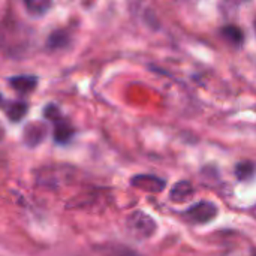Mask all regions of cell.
I'll return each mask as SVG.
<instances>
[{"label": "cell", "mask_w": 256, "mask_h": 256, "mask_svg": "<svg viewBox=\"0 0 256 256\" xmlns=\"http://www.w3.org/2000/svg\"><path fill=\"white\" fill-rule=\"evenodd\" d=\"M254 171H255V166L249 162H242L240 165H237V170H236V174L240 180H246L249 177L254 176Z\"/></svg>", "instance_id": "obj_11"}, {"label": "cell", "mask_w": 256, "mask_h": 256, "mask_svg": "<svg viewBox=\"0 0 256 256\" xmlns=\"http://www.w3.org/2000/svg\"><path fill=\"white\" fill-rule=\"evenodd\" d=\"M222 36L228 42H231L232 45H242L243 40H244L243 32L238 27H236V26H226V27H224L222 28Z\"/></svg>", "instance_id": "obj_8"}, {"label": "cell", "mask_w": 256, "mask_h": 256, "mask_svg": "<svg viewBox=\"0 0 256 256\" xmlns=\"http://www.w3.org/2000/svg\"><path fill=\"white\" fill-rule=\"evenodd\" d=\"M27 112V104L26 102H12L6 108V116L10 122H20Z\"/></svg>", "instance_id": "obj_7"}, {"label": "cell", "mask_w": 256, "mask_h": 256, "mask_svg": "<svg viewBox=\"0 0 256 256\" xmlns=\"http://www.w3.org/2000/svg\"><path fill=\"white\" fill-rule=\"evenodd\" d=\"M72 128L68 124V123H63V122H57L56 124V129H54V140L60 144H64L68 142L70 138H72Z\"/></svg>", "instance_id": "obj_9"}, {"label": "cell", "mask_w": 256, "mask_h": 256, "mask_svg": "<svg viewBox=\"0 0 256 256\" xmlns=\"http://www.w3.org/2000/svg\"><path fill=\"white\" fill-rule=\"evenodd\" d=\"M255 30H256V20H255Z\"/></svg>", "instance_id": "obj_13"}, {"label": "cell", "mask_w": 256, "mask_h": 256, "mask_svg": "<svg viewBox=\"0 0 256 256\" xmlns=\"http://www.w3.org/2000/svg\"><path fill=\"white\" fill-rule=\"evenodd\" d=\"M9 84L14 90H16L18 93H28L36 87V78L34 76H28V75H20V76H14L9 80Z\"/></svg>", "instance_id": "obj_5"}, {"label": "cell", "mask_w": 256, "mask_h": 256, "mask_svg": "<svg viewBox=\"0 0 256 256\" xmlns=\"http://www.w3.org/2000/svg\"><path fill=\"white\" fill-rule=\"evenodd\" d=\"M195 194L194 186L189 182H178L172 186L171 192H170V198L172 202H184L188 200H190Z\"/></svg>", "instance_id": "obj_4"}, {"label": "cell", "mask_w": 256, "mask_h": 256, "mask_svg": "<svg viewBox=\"0 0 256 256\" xmlns=\"http://www.w3.org/2000/svg\"><path fill=\"white\" fill-rule=\"evenodd\" d=\"M24 4H26V9L30 14L42 15L50 9L51 0H24Z\"/></svg>", "instance_id": "obj_10"}, {"label": "cell", "mask_w": 256, "mask_h": 256, "mask_svg": "<svg viewBox=\"0 0 256 256\" xmlns=\"http://www.w3.org/2000/svg\"><path fill=\"white\" fill-rule=\"evenodd\" d=\"M126 228L135 238H148L156 231V222L144 212H134L126 219Z\"/></svg>", "instance_id": "obj_1"}, {"label": "cell", "mask_w": 256, "mask_h": 256, "mask_svg": "<svg viewBox=\"0 0 256 256\" xmlns=\"http://www.w3.org/2000/svg\"><path fill=\"white\" fill-rule=\"evenodd\" d=\"M216 216H218V207L208 201H201L184 212V218L192 224H207Z\"/></svg>", "instance_id": "obj_2"}, {"label": "cell", "mask_w": 256, "mask_h": 256, "mask_svg": "<svg viewBox=\"0 0 256 256\" xmlns=\"http://www.w3.org/2000/svg\"><path fill=\"white\" fill-rule=\"evenodd\" d=\"M66 39H68V36H66V33H63V32L52 33V34L50 36V46H52V48L62 46V45L66 44Z\"/></svg>", "instance_id": "obj_12"}, {"label": "cell", "mask_w": 256, "mask_h": 256, "mask_svg": "<svg viewBox=\"0 0 256 256\" xmlns=\"http://www.w3.org/2000/svg\"><path fill=\"white\" fill-rule=\"evenodd\" d=\"M45 135V129L40 124H30L24 134V140L28 146H36L38 142L42 141Z\"/></svg>", "instance_id": "obj_6"}, {"label": "cell", "mask_w": 256, "mask_h": 256, "mask_svg": "<svg viewBox=\"0 0 256 256\" xmlns=\"http://www.w3.org/2000/svg\"><path fill=\"white\" fill-rule=\"evenodd\" d=\"M130 184L136 189H141L144 192H148V194H159L165 189L166 183L165 180L156 177V176H150V174H140V176H135L132 180H130Z\"/></svg>", "instance_id": "obj_3"}]
</instances>
